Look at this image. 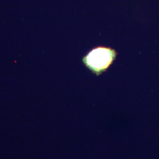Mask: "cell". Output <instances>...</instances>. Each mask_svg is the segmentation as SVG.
Here are the masks:
<instances>
[{
    "instance_id": "obj_1",
    "label": "cell",
    "mask_w": 159,
    "mask_h": 159,
    "mask_svg": "<svg viewBox=\"0 0 159 159\" xmlns=\"http://www.w3.org/2000/svg\"><path fill=\"white\" fill-rule=\"evenodd\" d=\"M116 52L105 47H98L90 51L83 58L86 67L94 73L100 74L105 71L113 62Z\"/></svg>"
}]
</instances>
